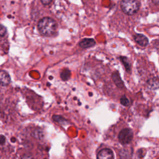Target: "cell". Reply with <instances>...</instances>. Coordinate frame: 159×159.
Listing matches in <instances>:
<instances>
[{
  "label": "cell",
  "mask_w": 159,
  "mask_h": 159,
  "mask_svg": "<svg viewBox=\"0 0 159 159\" xmlns=\"http://www.w3.org/2000/svg\"><path fill=\"white\" fill-rule=\"evenodd\" d=\"M152 2H153V4H155V5L159 6V0H152Z\"/></svg>",
  "instance_id": "obj_17"
},
{
  "label": "cell",
  "mask_w": 159,
  "mask_h": 159,
  "mask_svg": "<svg viewBox=\"0 0 159 159\" xmlns=\"http://www.w3.org/2000/svg\"><path fill=\"white\" fill-rule=\"evenodd\" d=\"M70 75H71L70 71L68 69H65V70H64L63 71H61L60 76H61V78L63 80L66 81V80H68L69 79V78L70 77Z\"/></svg>",
  "instance_id": "obj_12"
},
{
  "label": "cell",
  "mask_w": 159,
  "mask_h": 159,
  "mask_svg": "<svg viewBox=\"0 0 159 159\" xmlns=\"http://www.w3.org/2000/svg\"><path fill=\"white\" fill-rule=\"evenodd\" d=\"M97 158L98 159H111L114 158V153L110 148H104L98 152Z\"/></svg>",
  "instance_id": "obj_4"
},
{
  "label": "cell",
  "mask_w": 159,
  "mask_h": 159,
  "mask_svg": "<svg viewBox=\"0 0 159 159\" xmlns=\"http://www.w3.org/2000/svg\"><path fill=\"white\" fill-rule=\"evenodd\" d=\"M52 119L54 121L58 122L60 124H65L67 123L66 120L65 118H63L62 116H53Z\"/></svg>",
  "instance_id": "obj_11"
},
{
  "label": "cell",
  "mask_w": 159,
  "mask_h": 159,
  "mask_svg": "<svg viewBox=\"0 0 159 159\" xmlns=\"http://www.w3.org/2000/svg\"><path fill=\"white\" fill-rule=\"evenodd\" d=\"M147 86L151 89H157L159 88V78L153 77L149 79L147 81Z\"/></svg>",
  "instance_id": "obj_9"
},
{
  "label": "cell",
  "mask_w": 159,
  "mask_h": 159,
  "mask_svg": "<svg viewBox=\"0 0 159 159\" xmlns=\"http://www.w3.org/2000/svg\"><path fill=\"white\" fill-rule=\"evenodd\" d=\"M121 61L123 63L126 70L129 72L130 71V64L128 60V59L125 57H120Z\"/></svg>",
  "instance_id": "obj_10"
},
{
  "label": "cell",
  "mask_w": 159,
  "mask_h": 159,
  "mask_svg": "<svg viewBox=\"0 0 159 159\" xmlns=\"http://www.w3.org/2000/svg\"><path fill=\"white\" fill-rule=\"evenodd\" d=\"M120 7L125 14L133 15L138 11L139 4L137 0H122Z\"/></svg>",
  "instance_id": "obj_2"
},
{
  "label": "cell",
  "mask_w": 159,
  "mask_h": 159,
  "mask_svg": "<svg viewBox=\"0 0 159 159\" xmlns=\"http://www.w3.org/2000/svg\"><path fill=\"white\" fill-rule=\"evenodd\" d=\"M133 132L130 129L125 128L122 129L119 134V141L123 145L129 143L133 139Z\"/></svg>",
  "instance_id": "obj_3"
},
{
  "label": "cell",
  "mask_w": 159,
  "mask_h": 159,
  "mask_svg": "<svg viewBox=\"0 0 159 159\" xmlns=\"http://www.w3.org/2000/svg\"><path fill=\"white\" fill-rule=\"evenodd\" d=\"M96 42L93 39H84L79 43V45L82 48H88L94 46Z\"/></svg>",
  "instance_id": "obj_7"
},
{
  "label": "cell",
  "mask_w": 159,
  "mask_h": 159,
  "mask_svg": "<svg viewBox=\"0 0 159 159\" xmlns=\"http://www.w3.org/2000/svg\"><path fill=\"white\" fill-rule=\"evenodd\" d=\"M112 78L114 83L119 88H123L124 86V83L121 80L120 75L117 71H114L112 75Z\"/></svg>",
  "instance_id": "obj_8"
},
{
  "label": "cell",
  "mask_w": 159,
  "mask_h": 159,
  "mask_svg": "<svg viewBox=\"0 0 159 159\" xmlns=\"http://www.w3.org/2000/svg\"><path fill=\"white\" fill-rule=\"evenodd\" d=\"M6 34V29L0 24V38L4 37Z\"/></svg>",
  "instance_id": "obj_14"
},
{
  "label": "cell",
  "mask_w": 159,
  "mask_h": 159,
  "mask_svg": "<svg viewBox=\"0 0 159 159\" xmlns=\"http://www.w3.org/2000/svg\"><path fill=\"white\" fill-rule=\"evenodd\" d=\"M37 28L42 35L50 37L56 32L57 23L52 18L45 17L39 21Z\"/></svg>",
  "instance_id": "obj_1"
},
{
  "label": "cell",
  "mask_w": 159,
  "mask_h": 159,
  "mask_svg": "<svg viewBox=\"0 0 159 159\" xmlns=\"http://www.w3.org/2000/svg\"><path fill=\"white\" fill-rule=\"evenodd\" d=\"M11 82L9 75L4 70H0V85L7 86Z\"/></svg>",
  "instance_id": "obj_5"
},
{
  "label": "cell",
  "mask_w": 159,
  "mask_h": 159,
  "mask_svg": "<svg viewBox=\"0 0 159 159\" xmlns=\"http://www.w3.org/2000/svg\"><path fill=\"white\" fill-rule=\"evenodd\" d=\"M120 102L121 103V104H122L124 106H128L130 104V102L129 99L125 97V96H122L120 99Z\"/></svg>",
  "instance_id": "obj_13"
},
{
  "label": "cell",
  "mask_w": 159,
  "mask_h": 159,
  "mask_svg": "<svg viewBox=\"0 0 159 159\" xmlns=\"http://www.w3.org/2000/svg\"><path fill=\"white\" fill-rule=\"evenodd\" d=\"M134 40L139 45H140L142 47H145L148 43V40L147 37L143 34H138L135 35Z\"/></svg>",
  "instance_id": "obj_6"
},
{
  "label": "cell",
  "mask_w": 159,
  "mask_h": 159,
  "mask_svg": "<svg viewBox=\"0 0 159 159\" xmlns=\"http://www.w3.org/2000/svg\"><path fill=\"white\" fill-rule=\"evenodd\" d=\"M5 137L2 135H0V144L3 143L5 142Z\"/></svg>",
  "instance_id": "obj_16"
},
{
  "label": "cell",
  "mask_w": 159,
  "mask_h": 159,
  "mask_svg": "<svg viewBox=\"0 0 159 159\" xmlns=\"http://www.w3.org/2000/svg\"><path fill=\"white\" fill-rule=\"evenodd\" d=\"M52 0H41L42 2L45 4V5H47V4H50L51 2H52Z\"/></svg>",
  "instance_id": "obj_15"
}]
</instances>
